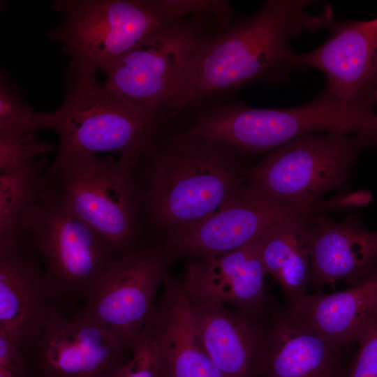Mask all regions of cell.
Returning <instances> with one entry per match:
<instances>
[{"label": "cell", "mask_w": 377, "mask_h": 377, "mask_svg": "<svg viewBox=\"0 0 377 377\" xmlns=\"http://www.w3.org/2000/svg\"><path fill=\"white\" fill-rule=\"evenodd\" d=\"M240 153L200 135H158L134 166L142 224L164 237L216 212L245 186Z\"/></svg>", "instance_id": "6da1fadb"}, {"label": "cell", "mask_w": 377, "mask_h": 377, "mask_svg": "<svg viewBox=\"0 0 377 377\" xmlns=\"http://www.w3.org/2000/svg\"><path fill=\"white\" fill-rule=\"evenodd\" d=\"M308 0H269L256 14L232 22L206 43L193 70L181 110L212 95L256 81L276 82L295 68L291 38L327 29L330 8L310 13Z\"/></svg>", "instance_id": "7a4b0ae2"}, {"label": "cell", "mask_w": 377, "mask_h": 377, "mask_svg": "<svg viewBox=\"0 0 377 377\" xmlns=\"http://www.w3.org/2000/svg\"><path fill=\"white\" fill-rule=\"evenodd\" d=\"M200 7L193 0H57L52 8L62 19L47 36L68 66L105 73L139 43Z\"/></svg>", "instance_id": "3957f363"}, {"label": "cell", "mask_w": 377, "mask_h": 377, "mask_svg": "<svg viewBox=\"0 0 377 377\" xmlns=\"http://www.w3.org/2000/svg\"><path fill=\"white\" fill-rule=\"evenodd\" d=\"M96 73L68 66L64 101L57 108L40 112L42 130L57 134V156L114 152L139 158L160 135L164 119L117 95L99 83Z\"/></svg>", "instance_id": "277c9868"}, {"label": "cell", "mask_w": 377, "mask_h": 377, "mask_svg": "<svg viewBox=\"0 0 377 377\" xmlns=\"http://www.w3.org/2000/svg\"><path fill=\"white\" fill-rule=\"evenodd\" d=\"M139 158L82 154L57 156L45 179L64 205L119 254L145 232L134 166Z\"/></svg>", "instance_id": "5b68a950"}, {"label": "cell", "mask_w": 377, "mask_h": 377, "mask_svg": "<svg viewBox=\"0 0 377 377\" xmlns=\"http://www.w3.org/2000/svg\"><path fill=\"white\" fill-rule=\"evenodd\" d=\"M17 237L38 256L64 311L75 309L77 302L84 303L101 275L121 255L64 205L45 179L20 223Z\"/></svg>", "instance_id": "8992f818"}, {"label": "cell", "mask_w": 377, "mask_h": 377, "mask_svg": "<svg viewBox=\"0 0 377 377\" xmlns=\"http://www.w3.org/2000/svg\"><path fill=\"white\" fill-rule=\"evenodd\" d=\"M215 24L225 28L217 18L192 15L149 36L110 66L104 85L163 119L176 114Z\"/></svg>", "instance_id": "52a82bcc"}, {"label": "cell", "mask_w": 377, "mask_h": 377, "mask_svg": "<svg viewBox=\"0 0 377 377\" xmlns=\"http://www.w3.org/2000/svg\"><path fill=\"white\" fill-rule=\"evenodd\" d=\"M377 134L330 131L295 138L247 168L246 187L296 212H318V199L348 183L360 150Z\"/></svg>", "instance_id": "ba28073f"}, {"label": "cell", "mask_w": 377, "mask_h": 377, "mask_svg": "<svg viewBox=\"0 0 377 377\" xmlns=\"http://www.w3.org/2000/svg\"><path fill=\"white\" fill-rule=\"evenodd\" d=\"M212 124L218 140L242 153L258 154L308 134L374 131L377 114L369 105L340 101L325 87L310 102L293 108L222 105L215 111Z\"/></svg>", "instance_id": "9c48e42d"}, {"label": "cell", "mask_w": 377, "mask_h": 377, "mask_svg": "<svg viewBox=\"0 0 377 377\" xmlns=\"http://www.w3.org/2000/svg\"><path fill=\"white\" fill-rule=\"evenodd\" d=\"M174 256L158 242L142 241L111 263L74 311L131 350L155 312Z\"/></svg>", "instance_id": "30bf717a"}, {"label": "cell", "mask_w": 377, "mask_h": 377, "mask_svg": "<svg viewBox=\"0 0 377 377\" xmlns=\"http://www.w3.org/2000/svg\"><path fill=\"white\" fill-rule=\"evenodd\" d=\"M61 311L34 251L19 237L0 243V328L24 357Z\"/></svg>", "instance_id": "8fae6325"}, {"label": "cell", "mask_w": 377, "mask_h": 377, "mask_svg": "<svg viewBox=\"0 0 377 377\" xmlns=\"http://www.w3.org/2000/svg\"><path fill=\"white\" fill-rule=\"evenodd\" d=\"M328 39L316 49L294 52L296 67L323 72L326 87L340 101L372 105L377 87V17L369 21H334Z\"/></svg>", "instance_id": "7c38bea8"}, {"label": "cell", "mask_w": 377, "mask_h": 377, "mask_svg": "<svg viewBox=\"0 0 377 377\" xmlns=\"http://www.w3.org/2000/svg\"><path fill=\"white\" fill-rule=\"evenodd\" d=\"M126 350L107 330L73 310L50 320L31 354L43 377H114Z\"/></svg>", "instance_id": "4fadbf2b"}, {"label": "cell", "mask_w": 377, "mask_h": 377, "mask_svg": "<svg viewBox=\"0 0 377 377\" xmlns=\"http://www.w3.org/2000/svg\"><path fill=\"white\" fill-rule=\"evenodd\" d=\"M297 213L253 193L244 186L211 216L165 235L160 242L175 256L209 260L248 244L280 219Z\"/></svg>", "instance_id": "5bb4252c"}, {"label": "cell", "mask_w": 377, "mask_h": 377, "mask_svg": "<svg viewBox=\"0 0 377 377\" xmlns=\"http://www.w3.org/2000/svg\"><path fill=\"white\" fill-rule=\"evenodd\" d=\"M259 236L232 251L186 265L181 284L189 300L221 302L256 318L267 317L275 306L265 283Z\"/></svg>", "instance_id": "9a60e30c"}, {"label": "cell", "mask_w": 377, "mask_h": 377, "mask_svg": "<svg viewBox=\"0 0 377 377\" xmlns=\"http://www.w3.org/2000/svg\"><path fill=\"white\" fill-rule=\"evenodd\" d=\"M309 240L313 293L337 281L353 285L377 272V231L367 230L356 214L339 221L312 214Z\"/></svg>", "instance_id": "2e32d148"}, {"label": "cell", "mask_w": 377, "mask_h": 377, "mask_svg": "<svg viewBox=\"0 0 377 377\" xmlns=\"http://www.w3.org/2000/svg\"><path fill=\"white\" fill-rule=\"evenodd\" d=\"M350 348L321 335L286 305L275 306L266 318L258 377H337Z\"/></svg>", "instance_id": "e0dca14e"}, {"label": "cell", "mask_w": 377, "mask_h": 377, "mask_svg": "<svg viewBox=\"0 0 377 377\" xmlns=\"http://www.w3.org/2000/svg\"><path fill=\"white\" fill-rule=\"evenodd\" d=\"M190 305L196 332L223 376H258L267 317L256 318L221 302L190 301Z\"/></svg>", "instance_id": "ac0fdd59"}, {"label": "cell", "mask_w": 377, "mask_h": 377, "mask_svg": "<svg viewBox=\"0 0 377 377\" xmlns=\"http://www.w3.org/2000/svg\"><path fill=\"white\" fill-rule=\"evenodd\" d=\"M149 322L161 377H225L198 337L190 301L181 283L169 275Z\"/></svg>", "instance_id": "d6986e66"}, {"label": "cell", "mask_w": 377, "mask_h": 377, "mask_svg": "<svg viewBox=\"0 0 377 377\" xmlns=\"http://www.w3.org/2000/svg\"><path fill=\"white\" fill-rule=\"evenodd\" d=\"M292 310L330 341L350 348L377 320V272L340 292L307 294Z\"/></svg>", "instance_id": "ffe728a7"}, {"label": "cell", "mask_w": 377, "mask_h": 377, "mask_svg": "<svg viewBox=\"0 0 377 377\" xmlns=\"http://www.w3.org/2000/svg\"><path fill=\"white\" fill-rule=\"evenodd\" d=\"M315 212L285 216L259 236L265 273L277 282L284 304L291 309L308 294L311 273L309 221Z\"/></svg>", "instance_id": "44dd1931"}, {"label": "cell", "mask_w": 377, "mask_h": 377, "mask_svg": "<svg viewBox=\"0 0 377 377\" xmlns=\"http://www.w3.org/2000/svg\"><path fill=\"white\" fill-rule=\"evenodd\" d=\"M47 158L12 172L0 173V243L17 237L20 223L44 182Z\"/></svg>", "instance_id": "7402d4cb"}, {"label": "cell", "mask_w": 377, "mask_h": 377, "mask_svg": "<svg viewBox=\"0 0 377 377\" xmlns=\"http://www.w3.org/2000/svg\"><path fill=\"white\" fill-rule=\"evenodd\" d=\"M40 112L23 97L21 88L1 71L0 76V135H25L41 131Z\"/></svg>", "instance_id": "603a6c76"}, {"label": "cell", "mask_w": 377, "mask_h": 377, "mask_svg": "<svg viewBox=\"0 0 377 377\" xmlns=\"http://www.w3.org/2000/svg\"><path fill=\"white\" fill-rule=\"evenodd\" d=\"M38 131L19 135H0V173L31 166L52 149L38 138Z\"/></svg>", "instance_id": "cb8c5ba5"}, {"label": "cell", "mask_w": 377, "mask_h": 377, "mask_svg": "<svg viewBox=\"0 0 377 377\" xmlns=\"http://www.w3.org/2000/svg\"><path fill=\"white\" fill-rule=\"evenodd\" d=\"M114 377H161L153 328L149 323L131 350V357L117 371Z\"/></svg>", "instance_id": "d4e9b609"}, {"label": "cell", "mask_w": 377, "mask_h": 377, "mask_svg": "<svg viewBox=\"0 0 377 377\" xmlns=\"http://www.w3.org/2000/svg\"><path fill=\"white\" fill-rule=\"evenodd\" d=\"M358 345L346 377H377V320Z\"/></svg>", "instance_id": "484cf974"}, {"label": "cell", "mask_w": 377, "mask_h": 377, "mask_svg": "<svg viewBox=\"0 0 377 377\" xmlns=\"http://www.w3.org/2000/svg\"><path fill=\"white\" fill-rule=\"evenodd\" d=\"M24 356L5 331L0 328V367L14 377H26Z\"/></svg>", "instance_id": "4316f807"}, {"label": "cell", "mask_w": 377, "mask_h": 377, "mask_svg": "<svg viewBox=\"0 0 377 377\" xmlns=\"http://www.w3.org/2000/svg\"><path fill=\"white\" fill-rule=\"evenodd\" d=\"M0 377H14V376L5 368L0 367Z\"/></svg>", "instance_id": "83f0119b"}, {"label": "cell", "mask_w": 377, "mask_h": 377, "mask_svg": "<svg viewBox=\"0 0 377 377\" xmlns=\"http://www.w3.org/2000/svg\"><path fill=\"white\" fill-rule=\"evenodd\" d=\"M376 98H377V90H376Z\"/></svg>", "instance_id": "f1b7e54d"}]
</instances>
